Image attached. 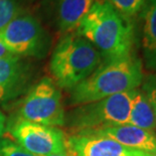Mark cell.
Listing matches in <instances>:
<instances>
[{"label": "cell", "mask_w": 156, "mask_h": 156, "mask_svg": "<svg viewBox=\"0 0 156 156\" xmlns=\"http://www.w3.org/2000/svg\"><path fill=\"white\" fill-rule=\"evenodd\" d=\"M136 91L137 89L77 106L66 116V124L77 133L128 124Z\"/></svg>", "instance_id": "4"}, {"label": "cell", "mask_w": 156, "mask_h": 156, "mask_svg": "<svg viewBox=\"0 0 156 156\" xmlns=\"http://www.w3.org/2000/svg\"><path fill=\"white\" fill-rule=\"evenodd\" d=\"M150 156H156V153H150Z\"/></svg>", "instance_id": "21"}, {"label": "cell", "mask_w": 156, "mask_h": 156, "mask_svg": "<svg viewBox=\"0 0 156 156\" xmlns=\"http://www.w3.org/2000/svg\"><path fill=\"white\" fill-rule=\"evenodd\" d=\"M67 150L71 156H150V153L125 146L106 136L78 133L67 138Z\"/></svg>", "instance_id": "8"}, {"label": "cell", "mask_w": 156, "mask_h": 156, "mask_svg": "<svg viewBox=\"0 0 156 156\" xmlns=\"http://www.w3.org/2000/svg\"><path fill=\"white\" fill-rule=\"evenodd\" d=\"M81 133H92L106 136V137L112 138L113 140L117 141L118 143L127 148L147 152V153H156L155 136L151 132L129 124L106 127L98 130L81 132Z\"/></svg>", "instance_id": "9"}, {"label": "cell", "mask_w": 156, "mask_h": 156, "mask_svg": "<svg viewBox=\"0 0 156 156\" xmlns=\"http://www.w3.org/2000/svg\"><path fill=\"white\" fill-rule=\"evenodd\" d=\"M96 0H58L56 21L62 32L69 34L79 27Z\"/></svg>", "instance_id": "11"}, {"label": "cell", "mask_w": 156, "mask_h": 156, "mask_svg": "<svg viewBox=\"0 0 156 156\" xmlns=\"http://www.w3.org/2000/svg\"><path fill=\"white\" fill-rule=\"evenodd\" d=\"M12 56L15 55L8 51L7 48L3 44L2 39L0 38V58H12Z\"/></svg>", "instance_id": "18"}, {"label": "cell", "mask_w": 156, "mask_h": 156, "mask_svg": "<svg viewBox=\"0 0 156 156\" xmlns=\"http://www.w3.org/2000/svg\"><path fill=\"white\" fill-rule=\"evenodd\" d=\"M129 125L151 132L156 127V118L147 97L142 91H136L132 101Z\"/></svg>", "instance_id": "13"}, {"label": "cell", "mask_w": 156, "mask_h": 156, "mask_svg": "<svg viewBox=\"0 0 156 156\" xmlns=\"http://www.w3.org/2000/svg\"><path fill=\"white\" fill-rule=\"evenodd\" d=\"M19 6L16 0H0V30L19 15Z\"/></svg>", "instance_id": "15"}, {"label": "cell", "mask_w": 156, "mask_h": 156, "mask_svg": "<svg viewBox=\"0 0 156 156\" xmlns=\"http://www.w3.org/2000/svg\"><path fill=\"white\" fill-rule=\"evenodd\" d=\"M17 117L46 126L66 125L62 94L49 78L41 80L25 96Z\"/></svg>", "instance_id": "5"}, {"label": "cell", "mask_w": 156, "mask_h": 156, "mask_svg": "<svg viewBox=\"0 0 156 156\" xmlns=\"http://www.w3.org/2000/svg\"><path fill=\"white\" fill-rule=\"evenodd\" d=\"M28 79V67L20 56L0 58V104L11 100L22 91Z\"/></svg>", "instance_id": "10"}, {"label": "cell", "mask_w": 156, "mask_h": 156, "mask_svg": "<svg viewBox=\"0 0 156 156\" xmlns=\"http://www.w3.org/2000/svg\"><path fill=\"white\" fill-rule=\"evenodd\" d=\"M5 127H6V118H5V116L0 112V138H1V136L4 133Z\"/></svg>", "instance_id": "19"}, {"label": "cell", "mask_w": 156, "mask_h": 156, "mask_svg": "<svg viewBox=\"0 0 156 156\" xmlns=\"http://www.w3.org/2000/svg\"><path fill=\"white\" fill-rule=\"evenodd\" d=\"M77 34L91 42L105 62L132 56V24L105 0H96L80 23Z\"/></svg>", "instance_id": "1"}, {"label": "cell", "mask_w": 156, "mask_h": 156, "mask_svg": "<svg viewBox=\"0 0 156 156\" xmlns=\"http://www.w3.org/2000/svg\"><path fill=\"white\" fill-rule=\"evenodd\" d=\"M16 143L36 156L67 151V138L61 129L30 122L16 116L8 126Z\"/></svg>", "instance_id": "7"}, {"label": "cell", "mask_w": 156, "mask_h": 156, "mask_svg": "<svg viewBox=\"0 0 156 156\" xmlns=\"http://www.w3.org/2000/svg\"><path fill=\"white\" fill-rule=\"evenodd\" d=\"M48 156H71V154H69L67 150L66 152H62V153H55V154H51V155H48Z\"/></svg>", "instance_id": "20"}, {"label": "cell", "mask_w": 156, "mask_h": 156, "mask_svg": "<svg viewBox=\"0 0 156 156\" xmlns=\"http://www.w3.org/2000/svg\"><path fill=\"white\" fill-rule=\"evenodd\" d=\"M125 17H131L143 9L147 0H105Z\"/></svg>", "instance_id": "14"}, {"label": "cell", "mask_w": 156, "mask_h": 156, "mask_svg": "<svg viewBox=\"0 0 156 156\" xmlns=\"http://www.w3.org/2000/svg\"><path fill=\"white\" fill-rule=\"evenodd\" d=\"M0 156H36L30 153L16 142L9 139H0Z\"/></svg>", "instance_id": "16"}, {"label": "cell", "mask_w": 156, "mask_h": 156, "mask_svg": "<svg viewBox=\"0 0 156 156\" xmlns=\"http://www.w3.org/2000/svg\"><path fill=\"white\" fill-rule=\"evenodd\" d=\"M142 48L146 68L156 71V0H147L143 7Z\"/></svg>", "instance_id": "12"}, {"label": "cell", "mask_w": 156, "mask_h": 156, "mask_svg": "<svg viewBox=\"0 0 156 156\" xmlns=\"http://www.w3.org/2000/svg\"><path fill=\"white\" fill-rule=\"evenodd\" d=\"M0 38L9 51L17 56H44L49 37L31 15H18L0 30Z\"/></svg>", "instance_id": "6"}, {"label": "cell", "mask_w": 156, "mask_h": 156, "mask_svg": "<svg viewBox=\"0 0 156 156\" xmlns=\"http://www.w3.org/2000/svg\"><path fill=\"white\" fill-rule=\"evenodd\" d=\"M141 61L129 56L105 62L91 76L71 90L72 106L97 102L110 96L136 90L142 84Z\"/></svg>", "instance_id": "2"}, {"label": "cell", "mask_w": 156, "mask_h": 156, "mask_svg": "<svg viewBox=\"0 0 156 156\" xmlns=\"http://www.w3.org/2000/svg\"><path fill=\"white\" fill-rule=\"evenodd\" d=\"M142 92L147 97L156 118V75L148 76L142 87Z\"/></svg>", "instance_id": "17"}, {"label": "cell", "mask_w": 156, "mask_h": 156, "mask_svg": "<svg viewBox=\"0 0 156 156\" xmlns=\"http://www.w3.org/2000/svg\"><path fill=\"white\" fill-rule=\"evenodd\" d=\"M102 56L97 48L78 34L64 36L51 58V72L56 86L74 89L100 66Z\"/></svg>", "instance_id": "3"}]
</instances>
